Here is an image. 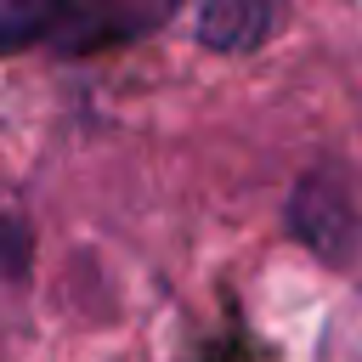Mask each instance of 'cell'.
Here are the masks:
<instances>
[{
	"mask_svg": "<svg viewBox=\"0 0 362 362\" xmlns=\"http://www.w3.org/2000/svg\"><path fill=\"white\" fill-rule=\"evenodd\" d=\"M294 221H300L305 243H317L322 255H345L334 232H339V226H351V215H345V204L334 198V187L305 181V187H300V198H294Z\"/></svg>",
	"mask_w": 362,
	"mask_h": 362,
	"instance_id": "3957f363",
	"label": "cell"
},
{
	"mask_svg": "<svg viewBox=\"0 0 362 362\" xmlns=\"http://www.w3.org/2000/svg\"><path fill=\"white\" fill-rule=\"evenodd\" d=\"M272 28V0H204L198 40L215 51H249Z\"/></svg>",
	"mask_w": 362,
	"mask_h": 362,
	"instance_id": "7a4b0ae2",
	"label": "cell"
},
{
	"mask_svg": "<svg viewBox=\"0 0 362 362\" xmlns=\"http://www.w3.org/2000/svg\"><path fill=\"white\" fill-rule=\"evenodd\" d=\"M51 23H57V0H0V51L51 40Z\"/></svg>",
	"mask_w": 362,
	"mask_h": 362,
	"instance_id": "277c9868",
	"label": "cell"
},
{
	"mask_svg": "<svg viewBox=\"0 0 362 362\" xmlns=\"http://www.w3.org/2000/svg\"><path fill=\"white\" fill-rule=\"evenodd\" d=\"M0 266L6 272H23L28 266V221L0 198Z\"/></svg>",
	"mask_w": 362,
	"mask_h": 362,
	"instance_id": "5b68a950",
	"label": "cell"
},
{
	"mask_svg": "<svg viewBox=\"0 0 362 362\" xmlns=\"http://www.w3.org/2000/svg\"><path fill=\"white\" fill-rule=\"evenodd\" d=\"M175 0H57L51 40L62 51H96V45H130L153 34Z\"/></svg>",
	"mask_w": 362,
	"mask_h": 362,
	"instance_id": "6da1fadb",
	"label": "cell"
}]
</instances>
